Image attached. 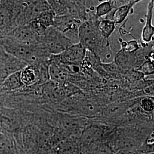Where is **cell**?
I'll use <instances>...</instances> for the list:
<instances>
[{"label": "cell", "mask_w": 154, "mask_h": 154, "mask_svg": "<svg viewBox=\"0 0 154 154\" xmlns=\"http://www.w3.org/2000/svg\"><path fill=\"white\" fill-rule=\"evenodd\" d=\"M99 19L97 17L81 23L78 30L79 42L83 47L106 63L112 55L109 39L103 37L98 28Z\"/></svg>", "instance_id": "6da1fadb"}, {"label": "cell", "mask_w": 154, "mask_h": 154, "mask_svg": "<svg viewBox=\"0 0 154 154\" xmlns=\"http://www.w3.org/2000/svg\"><path fill=\"white\" fill-rule=\"evenodd\" d=\"M1 44L6 52L28 65L49 58L50 54L40 44H22L9 37L1 38Z\"/></svg>", "instance_id": "7a4b0ae2"}, {"label": "cell", "mask_w": 154, "mask_h": 154, "mask_svg": "<svg viewBox=\"0 0 154 154\" xmlns=\"http://www.w3.org/2000/svg\"><path fill=\"white\" fill-rule=\"evenodd\" d=\"M50 9L47 0H18L15 6V25L29 24L42 12Z\"/></svg>", "instance_id": "3957f363"}, {"label": "cell", "mask_w": 154, "mask_h": 154, "mask_svg": "<svg viewBox=\"0 0 154 154\" xmlns=\"http://www.w3.org/2000/svg\"><path fill=\"white\" fill-rule=\"evenodd\" d=\"M41 45L50 55L59 54L73 44L61 32L54 26L48 28L43 36L40 38Z\"/></svg>", "instance_id": "277c9868"}, {"label": "cell", "mask_w": 154, "mask_h": 154, "mask_svg": "<svg viewBox=\"0 0 154 154\" xmlns=\"http://www.w3.org/2000/svg\"><path fill=\"white\" fill-rule=\"evenodd\" d=\"M17 1L0 0V37H5L14 29L15 6Z\"/></svg>", "instance_id": "5b68a950"}, {"label": "cell", "mask_w": 154, "mask_h": 154, "mask_svg": "<svg viewBox=\"0 0 154 154\" xmlns=\"http://www.w3.org/2000/svg\"><path fill=\"white\" fill-rule=\"evenodd\" d=\"M86 50L78 42L72 45L69 48L59 54L50 55V62L67 65L81 66L86 54Z\"/></svg>", "instance_id": "8992f818"}, {"label": "cell", "mask_w": 154, "mask_h": 154, "mask_svg": "<svg viewBox=\"0 0 154 154\" xmlns=\"http://www.w3.org/2000/svg\"><path fill=\"white\" fill-rule=\"evenodd\" d=\"M82 22L69 15L55 16L53 26L61 32L73 44L79 42L78 30Z\"/></svg>", "instance_id": "52a82bcc"}, {"label": "cell", "mask_w": 154, "mask_h": 154, "mask_svg": "<svg viewBox=\"0 0 154 154\" xmlns=\"http://www.w3.org/2000/svg\"><path fill=\"white\" fill-rule=\"evenodd\" d=\"M25 44H38L40 37L30 23L14 28L5 37Z\"/></svg>", "instance_id": "ba28073f"}, {"label": "cell", "mask_w": 154, "mask_h": 154, "mask_svg": "<svg viewBox=\"0 0 154 154\" xmlns=\"http://www.w3.org/2000/svg\"><path fill=\"white\" fill-rule=\"evenodd\" d=\"M114 62L123 71L138 69L136 51L130 52L121 48L115 55Z\"/></svg>", "instance_id": "9c48e42d"}, {"label": "cell", "mask_w": 154, "mask_h": 154, "mask_svg": "<svg viewBox=\"0 0 154 154\" xmlns=\"http://www.w3.org/2000/svg\"><path fill=\"white\" fill-rule=\"evenodd\" d=\"M49 74L50 80L57 83L69 81L75 75L70 74L64 65L53 62H50Z\"/></svg>", "instance_id": "30bf717a"}, {"label": "cell", "mask_w": 154, "mask_h": 154, "mask_svg": "<svg viewBox=\"0 0 154 154\" xmlns=\"http://www.w3.org/2000/svg\"><path fill=\"white\" fill-rule=\"evenodd\" d=\"M140 1H141V0L132 1L127 5L122 6L116 9H113L107 14L103 19L113 21L115 22L116 25L120 24L125 21L130 14L132 13L134 6Z\"/></svg>", "instance_id": "8fae6325"}, {"label": "cell", "mask_w": 154, "mask_h": 154, "mask_svg": "<svg viewBox=\"0 0 154 154\" xmlns=\"http://www.w3.org/2000/svg\"><path fill=\"white\" fill-rule=\"evenodd\" d=\"M154 0H150L147 8L145 25L144 26L141 40L146 43L154 41V27L152 24L154 11Z\"/></svg>", "instance_id": "7c38bea8"}, {"label": "cell", "mask_w": 154, "mask_h": 154, "mask_svg": "<svg viewBox=\"0 0 154 154\" xmlns=\"http://www.w3.org/2000/svg\"><path fill=\"white\" fill-rule=\"evenodd\" d=\"M21 80L23 85L33 86L39 83L40 75L35 63L28 65L21 70Z\"/></svg>", "instance_id": "4fadbf2b"}, {"label": "cell", "mask_w": 154, "mask_h": 154, "mask_svg": "<svg viewBox=\"0 0 154 154\" xmlns=\"http://www.w3.org/2000/svg\"><path fill=\"white\" fill-rule=\"evenodd\" d=\"M23 86L21 80V71L15 72L9 75L3 81L1 84V88L6 91H11L20 88Z\"/></svg>", "instance_id": "5bb4252c"}, {"label": "cell", "mask_w": 154, "mask_h": 154, "mask_svg": "<svg viewBox=\"0 0 154 154\" xmlns=\"http://www.w3.org/2000/svg\"><path fill=\"white\" fill-rule=\"evenodd\" d=\"M81 146L73 140H67L60 143L56 148L57 154H82Z\"/></svg>", "instance_id": "9a60e30c"}, {"label": "cell", "mask_w": 154, "mask_h": 154, "mask_svg": "<svg viewBox=\"0 0 154 154\" xmlns=\"http://www.w3.org/2000/svg\"><path fill=\"white\" fill-rule=\"evenodd\" d=\"M55 16L54 13L50 9L42 12L33 21L36 22L40 27L46 30L50 26H53Z\"/></svg>", "instance_id": "2e32d148"}, {"label": "cell", "mask_w": 154, "mask_h": 154, "mask_svg": "<svg viewBox=\"0 0 154 154\" xmlns=\"http://www.w3.org/2000/svg\"><path fill=\"white\" fill-rule=\"evenodd\" d=\"M0 126L8 131L16 129L18 122L16 116L8 112H2L0 114Z\"/></svg>", "instance_id": "e0dca14e"}, {"label": "cell", "mask_w": 154, "mask_h": 154, "mask_svg": "<svg viewBox=\"0 0 154 154\" xmlns=\"http://www.w3.org/2000/svg\"><path fill=\"white\" fill-rule=\"evenodd\" d=\"M116 23L113 21L105 19L99 20L98 28L103 37L109 39L116 30Z\"/></svg>", "instance_id": "ac0fdd59"}, {"label": "cell", "mask_w": 154, "mask_h": 154, "mask_svg": "<svg viewBox=\"0 0 154 154\" xmlns=\"http://www.w3.org/2000/svg\"><path fill=\"white\" fill-rule=\"evenodd\" d=\"M113 10L111 0H106L98 4L95 7V16L99 20L102 17L106 16Z\"/></svg>", "instance_id": "d6986e66"}, {"label": "cell", "mask_w": 154, "mask_h": 154, "mask_svg": "<svg viewBox=\"0 0 154 154\" xmlns=\"http://www.w3.org/2000/svg\"><path fill=\"white\" fill-rule=\"evenodd\" d=\"M142 72L143 75H149L154 74V59L146 61L137 70Z\"/></svg>", "instance_id": "ffe728a7"}, {"label": "cell", "mask_w": 154, "mask_h": 154, "mask_svg": "<svg viewBox=\"0 0 154 154\" xmlns=\"http://www.w3.org/2000/svg\"><path fill=\"white\" fill-rule=\"evenodd\" d=\"M127 106L123 104H118V105H112L109 107L107 109H106L105 114L106 115L105 116H116V114H120L123 112H125V111L126 110Z\"/></svg>", "instance_id": "44dd1931"}, {"label": "cell", "mask_w": 154, "mask_h": 154, "mask_svg": "<svg viewBox=\"0 0 154 154\" xmlns=\"http://www.w3.org/2000/svg\"><path fill=\"white\" fill-rule=\"evenodd\" d=\"M139 105L141 109L147 112L154 110V99L151 97H145L140 100Z\"/></svg>", "instance_id": "7402d4cb"}, {"label": "cell", "mask_w": 154, "mask_h": 154, "mask_svg": "<svg viewBox=\"0 0 154 154\" xmlns=\"http://www.w3.org/2000/svg\"><path fill=\"white\" fill-rule=\"evenodd\" d=\"M113 9H116L122 6L126 5L132 2V0H111Z\"/></svg>", "instance_id": "603a6c76"}, {"label": "cell", "mask_w": 154, "mask_h": 154, "mask_svg": "<svg viewBox=\"0 0 154 154\" xmlns=\"http://www.w3.org/2000/svg\"><path fill=\"white\" fill-rule=\"evenodd\" d=\"M137 1V0H132V1ZM141 1H142V0H141Z\"/></svg>", "instance_id": "cb8c5ba5"}]
</instances>
